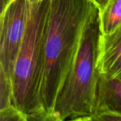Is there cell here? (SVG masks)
<instances>
[{
    "instance_id": "1",
    "label": "cell",
    "mask_w": 121,
    "mask_h": 121,
    "mask_svg": "<svg viewBox=\"0 0 121 121\" xmlns=\"http://www.w3.org/2000/svg\"><path fill=\"white\" fill-rule=\"evenodd\" d=\"M95 5L91 0H51L44 38L41 82V100L50 121L57 93Z\"/></svg>"
},
{
    "instance_id": "2",
    "label": "cell",
    "mask_w": 121,
    "mask_h": 121,
    "mask_svg": "<svg viewBox=\"0 0 121 121\" xmlns=\"http://www.w3.org/2000/svg\"><path fill=\"white\" fill-rule=\"evenodd\" d=\"M102 34L100 9L95 5L57 93L50 121H90L95 114L101 75L98 61Z\"/></svg>"
},
{
    "instance_id": "3",
    "label": "cell",
    "mask_w": 121,
    "mask_h": 121,
    "mask_svg": "<svg viewBox=\"0 0 121 121\" xmlns=\"http://www.w3.org/2000/svg\"><path fill=\"white\" fill-rule=\"evenodd\" d=\"M51 0L30 4L24 38L11 81L15 106L27 121H50L41 100L43 45Z\"/></svg>"
},
{
    "instance_id": "4",
    "label": "cell",
    "mask_w": 121,
    "mask_h": 121,
    "mask_svg": "<svg viewBox=\"0 0 121 121\" xmlns=\"http://www.w3.org/2000/svg\"><path fill=\"white\" fill-rule=\"evenodd\" d=\"M28 0H11L1 12L0 68L11 78L30 13Z\"/></svg>"
},
{
    "instance_id": "5",
    "label": "cell",
    "mask_w": 121,
    "mask_h": 121,
    "mask_svg": "<svg viewBox=\"0 0 121 121\" xmlns=\"http://www.w3.org/2000/svg\"><path fill=\"white\" fill-rule=\"evenodd\" d=\"M98 69L101 74L121 80V26L111 34H102Z\"/></svg>"
},
{
    "instance_id": "6",
    "label": "cell",
    "mask_w": 121,
    "mask_h": 121,
    "mask_svg": "<svg viewBox=\"0 0 121 121\" xmlns=\"http://www.w3.org/2000/svg\"><path fill=\"white\" fill-rule=\"evenodd\" d=\"M101 111H109L121 116V80L101 74L96 113Z\"/></svg>"
},
{
    "instance_id": "7",
    "label": "cell",
    "mask_w": 121,
    "mask_h": 121,
    "mask_svg": "<svg viewBox=\"0 0 121 121\" xmlns=\"http://www.w3.org/2000/svg\"><path fill=\"white\" fill-rule=\"evenodd\" d=\"M101 28L103 35H108L121 26V0H108L100 10Z\"/></svg>"
},
{
    "instance_id": "8",
    "label": "cell",
    "mask_w": 121,
    "mask_h": 121,
    "mask_svg": "<svg viewBox=\"0 0 121 121\" xmlns=\"http://www.w3.org/2000/svg\"><path fill=\"white\" fill-rule=\"evenodd\" d=\"M11 106H15L11 78L0 68V111Z\"/></svg>"
},
{
    "instance_id": "9",
    "label": "cell",
    "mask_w": 121,
    "mask_h": 121,
    "mask_svg": "<svg viewBox=\"0 0 121 121\" xmlns=\"http://www.w3.org/2000/svg\"><path fill=\"white\" fill-rule=\"evenodd\" d=\"M0 121H27V119L16 106H11L3 111H0Z\"/></svg>"
},
{
    "instance_id": "10",
    "label": "cell",
    "mask_w": 121,
    "mask_h": 121,
    "mask_svg": "<svg viewBox=\"0 0 121 121\" xmlns=\"http://www.w3.org/2000/svg\"><path fill=\"white\" fill-rule=\"evenodd\" d=\"M91 1L99 8L100 10H101L105 7L108 0H91Z\"/></svg>"
},
{
    "instance_id": "11",
    "label": "cell",
    "mask_w": 121,
    "mask_h": 121,
    "mask_svg": "<svg viewBox=\"0 0 121 121\" xmlns=\"http://www.w3.org/2000/svg\"><path fill=\"white\" fill-rule=\"evenodd\" d=\"M11 0H1V12H2Z\"/></svg>"
},
{
    "instance_id": "12",
    "label": "cell",
    "mask_w": 121,
    "mask_h": 121,
    "mask_svg": "<svg viewBox=\"0 0 121 121\" xmlns=\"http://www.w3.org/2000/svg\"><path fill=\"white\" fill-rule=\"evenodd\" d=\"M30 4H33V3H35V2H38V1H40L41 0H28Z\"/></svg>"
}]
</instances>
